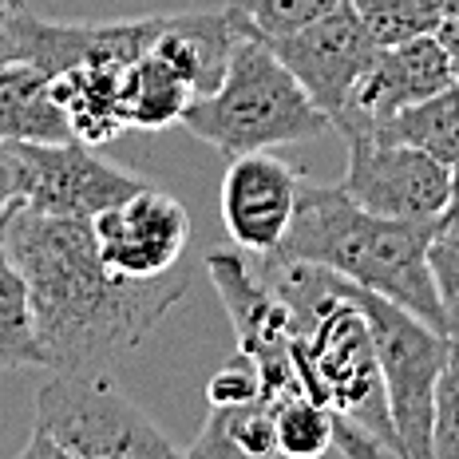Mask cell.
<instances>
[{
	"label": "cell",
	"mask_w": 459,
	"mask_h": 459,
	"mask_svg": "<svg viewBox=\"0 0 459 459\" xmlns=\"http://www.w3.org/2000/svg\"><path fill=\"white\" fill-rule=\"evenodd\" d=\"M8 250L28 281L48 368L68 377H111L186 293V277L175 270L159 277L108 270L95 250L91 218L40 214L16 203Z\"/></svg>",
	"instance_id": "1"
},
{
	"label": "cell",
	"mask_w": 459,
	"mask_h": 459,
	"mask_svg": "<svg viewBox=\"0 0 459 459\" xmlns=\"http://www.w3.org/2000/svg\"><path fill=\"white\" fill-rule=\"evenodd\" d=\"M436 226L439 222L380 218L360 206L344 186H321L301 178L290 230L265 257L325 265L444 333V309H439L432 265H428Z\"/></svg>",
	"instance_id": "2"
},
{
	"label": "cell",
	"mask_w": 459,
	"mask_h": 459,
	"mask_svg": "<svg viewBox=\"0 0 459 459\" xmlns=\"http://www.w3.org/2000/svg\"><path fill=\"white\" fill-rule=\"evenodd\" d=\"M178 123L230 159L317 139L329 127L298 75L277 60L270 44L250 36H238L218 88L190 95Z\"/></svg>",
	"instance_id": "3"
},
{
	"label": "cell",
	"mask_w": 459,
	"mask_h": 459,
	"mask_svg": "<svg viewBox=\"0 0 459 459\" xmlns=\"http://www.w3.org/2000/svg\"><path fill=\"white\" fill-rule=\"evenodd\" d=\"M24 459H170L183 455L143 408L111 388L108 377L56 372L36 392L32 439Z\"/></svg>",
	"instance_id": "4"
},
{
	"label": "cell",
	"mask_w": 459,
	"mask_h": 459,
	"mask_svg": "<svg viewBox=\"0 0 459 459\" xmlns=\"http://www.w3.org/2000/svg\"><path fill=\"white\" fill-rule=\"evenodd\" d=\"M349 281V277H344ZM349 298L360 305L372 344H377L380 377L388 392V412L404 459H432V400L439 372L452 360V341L396 301L349 281Z\"/></svg>",
	"instance_id": "5"
},
{
	"label": "cell",
	"mask_w": 459,
	"mask_h": 459,
	"mask_svg": "<svg viewBox=\"0 0 459 459\" xmlns=\"http://www.w3.org/2000/svg\"><path fill=\"white\" fill-rule=\"evenodd\" d=\"M206 273L214 281L222 309L234 329L238 352L257 365L262 377V404L277 408L281 400L305 396L298 365H293V313L277 293L265 285V277L250 270L242 254L234 250H210Z\"/></svg>",
	"instance_id": "6"
},
{
	"label": "cell",
	"mask_w": 459,
	"mask_h": 459,
	"mask_svg": "<svg viewBox=\"0 0 459 459\" xmlns=\"http://www.w3.org/2000/svg\"><path fill=\"white\" fill-rule=\"evenodd\" d=\"M21 159V203L40 214L95 218L143 190L139 175L115 167L91 143H13Z\"/></svg>",
	"instance_id": "7"
},
{
	"label": "cell",
	"mask_w": 459,
	"mask_h": 459,
	"mask_svg": "<svg viewBox=\"0 0 459 459\" xmlns=\"http://www.w3.org/2000/svg\"><path fill=\"white\" fill-rule=\"evenodd\" d=\"M341 186L365 210L404 222H439L452 203V167L408 143L357 135Z\"/></svg>",
	"instance_id": "8"
},
{
	"label": "cell",
	"mask_w": 459,
	"mask_h": 459,
	"mask_svg": "<svg viewBox=\"0 0 459 459\" xmlns=\"http://www.w3.org/2000/svg\"><path fill=\"white\" fill-rule=\"evenodd\" d=\"M273 56L285 64L298 83L305 88L317 111L329 119V127L344 115L352 100V88L365 75L368 60L377 56V40L357 16V8L349 0H341L333 13H325L321 21L305 24L301 32H290L281 40H270Z\"/></svg>",
	"instance_id": "9"
},
{
	"label": "cell",
	"mask_w": 459,
	"mask_h": 459,
	"mask_svg": "<svg viewBox=\"0 0 459 459\" xmlns=\"http://www.w3.org/2000/svg\"><path fill=\"white\" fill-rule=\"evenodd\" d=\"M452 80H455L452 60H447L436 32L412 36V40H400V44H380L377 56L368 60L365 75L352 88L349 108H344V115L333 127L344 139L377 135V127H385L392 115L444 91Z\"/></svg>",
	"instance_id": "10"
},
{
	"label": "cell",
	"mask_w": 459,
	"mask_h": 459,
	"mask_svg": "<svg viewBox=\"0 0 459 459\" xmlns=\"http://www.w3.org/2000/svg\"><path fill=\"white\" fill-rule=\"evenodd\" d=\"M103 265L123 277H159L175 270L190 242V218L167 190L143 186L127 203L91 218Z\"/></svg>",
	"instance_id": "11"
},
{
	"label": "cell",
	"mask_w": 459,
	"mask_h": 459,
	"mask_svg": "<svg viewBox=\"0 0 459 459\" xmlns=\"http://www.w3.org/2000/svg\"><path fill=\"white\" fill-rule=\"evenodd\" d=\"M298 170L270 151H246L230 159L222 178V222L246 254H273L298 206Z\"/></svg>",
	"instance_id": "12"
},
{
	"label": "cell",
	"mask_w": 459,
	"mask_h": 459,
	"mask_svg": "<svg viewBox=\"0 0 459 459\" xmlns=\"http://www.w3.org/2000/svg\"><path fill=\"white\" fill-rule=\"evenodd\" d=\"M52 95L80 143L100 147L127 127L123 68H115V64H75V68L52 75Z\"/></svg>",
	"instance_id": "13"
},
{
	"label": "cell",
	"mask_w": 459,
	"mask_h": 459,
	"mask_svg": "<svg viewBox=\"0 0 459 459\" xmlns=\"http://www.w3.org/2000/svg\"><path fill=\"white\" fill-rule=\"evenodd\" d=\"M0 139L4 143H68L75 139L52 95V75L36 64L0 68Z\"/></svg>",
	"instance_id": "14"
},
{
	"label": "cell",
	"mask_w": 459,
	"mask_h": 459,
	"mask_svg": "<svg viewBox=\"0 0 459 459\" xmlns=\"http://www.w3.org/2000/svg\"><path fill=\"white\" fill-rule=\"evenodd\" d=\"M8 218H13V206L0 214V372L48 368L40 337H36L28 281L8 250Z\"/></svg>",
	"instance_id": "15"
},
{
	"label": "cell",
	"mask_w": 459,
	"mask_h": 459,
	"mask_svg": "<svg viewBox=\"0 0 459 459\" xmlns=\"http://www.w3.org/2000/svg\"><path fill=\"white\" fill-rule=\"evenodd\" d=\"M195 88L175 68L159 60L155 52L139 56L123 68V108H127V127L159 131L183 119Z\"/></svg>",
	"instance_id": "16"
},
{
	"label": "cell",
	"mask_w": 459,
	"mask_h": 459,
	"mask_svg": "<svg viewBox=\"0 0 459 459\" xmlns=\"http://www.w3.org/2000/svg\"><path fill=\"white\" fill-rule=\"evenodd\" d=\"M190 455H214V459L277 455L273 408L262 404V400H250V404H210V416L198 439L190 444Z\"/></svg>",
	"instance_id": "17"
},
{
	"label": "cell",
	"mask_w": 459,
	"mask_h": 459,
	"mask_svg": "<svg viewBox=\"0 0 459 459\" xmlns=\"http://www.w3.org/2000/svg\"><path fill=\"white\" fill-rule=\"evenodd\" d=\"M372 139L408 143V147L428 151L432 159L452 167L459 159V80H452L444 91L412 103V108H404L400 115H392L385 127H377Z\"/></svg>",
	"instance_id": "18"
},
{
	"label": "cell",
	"mask_w": 459,
	"mask_h": 459,
	"mask_svg": "<svg viewBox=\"0 0 459 459\" xmlns=\"http://www.w3.org/2000/svg\"><path fill=\"white\" fill-rule=\"evenodd\" d=\"M341 0H226V21L234 36H250V40H281L290 32H301L305 24L321 21L333 13Z\"/></svg>",
	"instance_id": "19"
},
{
	"label": "cell",
	"mask_w": 459,
	"mask_h": 459,
	"mask_svg": "<svg viewBox=\"0 0 459 459\" xmlns=\"http://www.w3.org/2000/svg\"><path fill=\"white\" fill-rule=\"evenodd\" d=\"M277 424V455L321 459L333 444V408L317 404L313 396H293L273 408Z\"/></svg>",
	"instance_id": "20"
},
{
	"label": "cell",
	"mask_w": 459,
	"mask_h": 459,
	"mask_svg": "<svg viewBox=\"0 0 459 459\" xmlns=\"http://www.w3.org/2000/svg\"><path fill=\"white\" fill-rule=\"evenodd\" d=\"M365 21L377 44H400L412 36H428L444 24L439 0H349Z\"/></svg>",
	"instance_id": "21"
},
{
	"label": "cell",
	"mask_w": 459,
	"mask_h": 459,
	"mask_svg": "<svg viewBox=\"0 0 459 459\" xmlns=\"http://www.w3.org/2000/svg\"><path fill=\"white\" fill-rule=\"evenodd\" d=\"M428 265H432L436 298L444 309V337L459 349V218L439 222L428 246Z\"/></svg>",
	"instance_id": "22"
},
{
	"label": "cell",
	"mask_w": 459,
	"mask_h": 459,
	"mask_svg": "<svg viewBox=\"0 0 459 459\" xmlns=\"http://www.w3.org/2000/svg\"><path fill=\"white\" fill-rule=\"evenodd\" d=\"M432 459H459V349L439 372L432 400Z\"/></svg>",
	"instance_id": "23"
},
{
	"label": "cell",
	"mask_w": 459,
	"mask_h": 459,
	"mask_svg": "<svg viewBox=\"0 0 459 459\" xmlns=\"http://www.w3.org/2000/svg\"><path fill=\"white\" fill-rule=\"evenodd\" d=\"M257 396H262V377H257V365L246 357V352H238V357L218 368L206 385L210 404H250Z\"/></svg>",
	"instance_id": "24"
},
{
	"label": "cell",
	"mask_w": 459,
	"mask_h": 459,
	"mask_svg": "<svg viewBox=\"0 0 459 459\" xmlns=\"http://www.w3.org/2000/svg\"><path fill=\"white\" fill-rule=\"evenodd\" d=\"M329 455H341V459H377V455H392V447L380 436H372L365 424H357V420L333 412V444H329Z\"/></svg>",
	"instance_id": "25"
},
{
	"label": "cell",
	"mask_w": 459,
	"mask_h": 459,
	"mask_svg": "<svg viewBox=\"0 0 459 459\" xmlns=\"http://www.w3.org/2000/svg\"><path fill=\"white\" fill-rule=\"evenodd\" d=\"M21 203V159L13 143L0 139V214Z\"/></svg>",
	"instance_id": "26"
},
{
	"label": "cell",
	"mask_w": 459,
	"mask_h": 459,
	"mask_svg": "<svg viewBox=\"0 0 459 459\" xmlns=\"http://www.w3.org/2000/svg\"><path fill=\"white\" fill-rule=\"evenodd\" d=\"M436 36H439V44H444L447 60H452V72L459 80V16H447V21L436 28Z\"/></svg>",
	"instance_id": "27"
},
{
	"label": "cell",
	"mask_w": 459,
	"mask_h": 459,
	"mask_svg": "<svg viewBox=\"0 0 459 459\" xmlns=\"http://www.w3.org/2000/svg\"><path fill=\"white\" fill-rule=\"evenodd\" d=\"M452 218H459V159L452 162V203H447V210H444V218H439V222H452Z\"/></svg>",
	"instance_id": "28"
},
{
	"label": "cell",
	"mask_w": 459,
	"mask_h": 459,
	"mask_svg": "<svg viewBox=\"0 0 459 459\" xmlns=\"http://www.w3.org/2000/svg\"><path fill=\"white\" fill-rule=\"evenodd\" d=\"M439 13H444V21L447 16H459V0H439Z\"/></svg>",
	"instance_id": "29"
},
{
	"label": "cell",
	"mask_w": 459,
	"mask_h": 459,
	"mask_svg": "<svg viewBox=\"0 0 459 459\" xmlns=\"http://www.w3.org/2000/svg\"><path fill=\"white\" fill-rule=\"evenodd\" d=\"M13 4H24V0H0V8H13Z\"/></svg>",
	"instance_id": "30"
}]
</instances>
